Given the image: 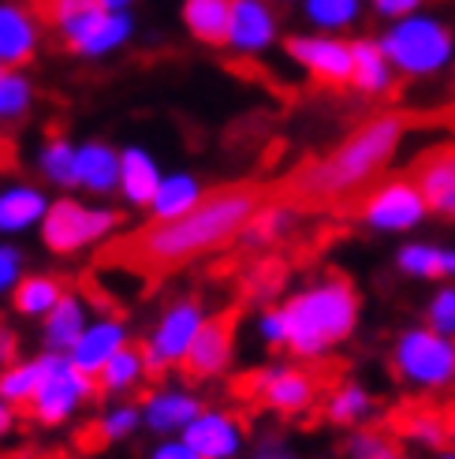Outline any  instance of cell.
<instances>
[{
    "label": "cell",
    "mask_w": 455,
    "mask_h": 459,
    "mask_svg": "<svg viewBox=\"0 0 455 459\" xmlns=\"http://www.w3.org/2000/svg\"><path fill=\"white\" fill-rule=\"evenodd\" d=\"M265 198L269 187L254 179L224 183V187L202 195L187 213L168 221H146L124 236L108 239L98 250L94 265L105 273H124V277H134L153 288L172 273L232 247L265 205Z\"/></svg>",
    "instance_id": "obj_1"
},
{
    "label": "cell",
    "mask_w": 455,
    "mask_h": 459,
    "mask_svg": "<svg viewBox=\"0 0 455 459\" xmlns=\"http://www.w3.org/2000/svg\"><path fill=\"white\" fill-rule=\"evenodd\" d=\"M415 124L418 117H407V112H377L325 153L295 165L277 187H269V195L288 202L295 213H348L355 198L366 195L389 172Z\"/></svg>",
    "instance_id": "obj_2"
},
{
    "label": "cell",
    "mask_w": 455,
    "mask_h": 459,
    "mask_svg": "<svg viewBox=\"0 0 455 459\" xmlns=\"http://www.w3.org/2000/svg\"><path fill=\"white\" fill-rule=\"evenodd\" d=\"M358 291L344 273H329L306 291L291 295L280 307L284 314V348L295 359H322L339 348L358 325Z\"/></svg>",
    "instance_id": "obj_3"
},
{
    "label": "cell",
    "mask_w": 455,
    "mask_h": 459,
    "mask_svg": "<svg viewBox=\"0 0 455 459\" xmlns=\"http://www.w3.org/2000/svg\"><path fill=\"white\" fill-rule=\"evenodd\" d=\"M38 27L53 30L67 53L101 56L127 41L131 19L101 8V0H27Z\"/></svg>",
    "instance_id": "obj_4"
},
{
    "label": "cell",
    "mask_w": 455,
    "mask_h": 459,
    "mask_svg": "<svg viewBox=\"0 0 455 459\" xmlns=\"http://www.w3.org/2000/svg\"><path fill=\"white\" fill-rule=\"evenodd\" d=\"M332 385L329 370H303V366H269V370L243 374L236 381V396L250 407H265L272 415L295 419L317 403V396Z\"/></svg>",
    "instance_id": "obj_5"
},
{
    "label": "cell",
    "mask_w": 455,
    "mask_h": 459,
    "mask_svg": "<svg viewBox=\"0 0 455 459\" xmlns=\"http://www.w3.org/2000/svg\"><path fill=\"white\" fill-rule=\"evenodd\" d=\"M381 49L399 75L422 79V75H437L451 60L455 38H451V27H444L441 19L403 15L396 27L381 38Z\"/></svg>",
    "instance_id": "obj_6"
},
{
    "label": "cell",
    "mask_w": 455,
    "mask_h": 459,
    "mask_svg": "<svg viewBox=\"0 0 455 459\" xmlns=\"http://www.w3.org/2000/svg\"><path fill=\"white\" fill-rule=\"evenodd\" d=\"M98 396V381L82 374L72 359H60V351L41 355V385L34 400L19 411L22 419H30L38 426H56L64 422L82 400Z\"/></svg>",
    "instance_id": "obj_7"
},
{
    "label": "cell",
    "mask_w": 455,
    "mask_h": 459,
    "mask_svg": "<svg viewBox=\"0 0 455 459\" xmlns=\"http://www.w3.org/2000/svg\"><path fill=\"white\" fill-rule=\"evenodd\" d=\"M425 213L429 205L418 191V183L411 179V172H399V176H381L366 195L355 198V205L344 217H355L377 228V232H407V228L422 224Z\"/></svg>",
    "instance_id": "obj_8"
},
{
    "label": "cell",
    "mask_w": 455,
    "mask_h": 459,
    "mask_svg": "<svg viewBox=\"0 0 455 459\" xmlns=\"http://www.w3.org/2000/svg\"><path fill=\"white\" fill-rule=\"evenodd\" d=\"M392 366L418 388H444L455 381V343L437 329H407L392 348Z\"/></svg>",
    "instance_id": "obj_9"
},
{
    "label": "cell",
    "mask_w": 455,
    "mask_h": 459,
    "mask_svg": "<svg viewBox=\"0 0 455 459\" xmlns=\"http://www.w3.org/2000/svg\"><path fill=\"white\" fill-rule=\"evenodd\" d=\"M124 224V213L116 210H86V205L60 198L56 205L45 210V224H41V239L53 255H75L79 247L98 243L108 232H116Z\"/></svg>",
    "instance_id": "obj_10"
},
{
    "label": "cell",
    "mask_w": 455,
    "mask_h": 459,
    "mask_svg": "<svg viewBox=\"0 0 455 459\" xmlns=\"http://www.w3.org/2000/svg\"><path fill=\"white\" fill-rule=\"evenodd\" d=\"M236 333H239V307H228L220 314L202 317L191 348L184 351V359H179V374H184V381L202 385V381L220 377L228 370V362H232Z\"/></svg>",
    "instance_id": "obj_11"
},
{
    "label": "cell",
    "mask_w": 455,
    "mask_h": 459,
    "mask_svg": "<svg viewBox=\"0 0 455 459\" xmlns=\"http://www.w3.org/2000/svg\"><path fill=\"white\" fill-rule=\"evenodd\" d=\"M202 303L198 299H179L168 307V314L157 321L153 336L142 343V362H146V381H161L168 374V366H179L184 351L191 348V340L202 325Z\"/></svg>",
    "instance_id": "obj_12"
},
{
    "label": "cell",
    "mask_w": 455,
    "mask_h": 459,
    "mask_svg": "<svg viewBox=\"0 0 455 459\" xmlns=\"http://www.w3.org/2000/svg\"><path fill=\"white\" fill-rule=\"evenodd\" d=\"M288 56L303 67V72L322 90H348L351 86V45L336 38H306L295 34L284 41Z\"/></svg>",
    "instance_id": "obj_13"
},
{
    "label": "cell",
    "mask_w": 455,
    "mask_h": 459,
    "mask_svg": "<svg viewBox=\"0 0 455 459\" xmlns=\"http://www.w3.org/2000/svg\"><path fill=\"white\" fill-rule=\"evenodd\" d=\"M407 172L418 183L429 210L455 221V143H434L407 165Z\"/></svg>",
    "instance_id": "obj_14"
},
{
    "label": "cell",
    "mask_w": 455,
    "mask_h": 459,
    "mask_svg": "<svg viewBox=\"0 0 455 459\" xmlns=\"http://www.w3.org/2000/svg\"><path fill=\"white\" fill-rule=\"evenodd\" d=\"M277 41V8L269 0H236L232 4V27H228V45L236 53H265Z\"/></svg>",
    "instance_id": "obj_15"
},
{
    "label": "cell",
    "mask_w": 455,
    "mask_h": 459,
    "mask_svg": "<svg viewBox=\"0 0 455 459\" xmlns=\"http://www.w3.org/2000/svg\"><path fill=\"white\" fill-rule=\"evenodd\" d=\"M38 19L27 0H4L0 4V64L22 67L38 53Z\"/></svg>",
    "instance_id": "obj_16"
},
{
    "label": "cell",
    "mask_w": 455,
    "mask_h": 459,
    "mask_svg": "<svg viewBox=\"0 0 455 459\" xmlns=\"http://www.w3.org/2000/svg\"><path fill=\"white\" fill-rule=\"evenodd\" d=\"M184 441L206 459H232L243 445V429H239V419L228 415V411H202L184 429Z\"/></svg>",
    "instance_id": "obj_17"
},
{
    "label": "cell",
    "mask_w": 455,
    "mask_h": 459,
    "mask_svg": "<svg viewBox=\"0 0 455 459\" xmlns=\"http://www.w3.org/2000/svg\"><path fill=\"white\" fill-rule=\"evenodd\" d=\"M124 343H127L124 321L120 317H105V321H98L94 329H82V336L75 340V348H72V362L79 366L82 374L98 377V370L124 348Z\"/></svg>",
    "instance_id": "obj_18"
},
{
    "label": "cell",
    "mask_w": 455,
    "mask_h": 459,
    "mask_svg": "<svg viewBox=\"0 0 455 459\" xmlns=\"http://www.w3.org/2000/svg\"><path fill=\"white\" fill-rule=\"evenodd\" d=\"M351 86L358 90V94H389L392 90V75H396V67L392 60L384 56L381 49V41H351Z\"/></svg>",
    "instance_id": "obj_19"
},
{
    "label": "cell",
    "mask_w": 455,
    "mask_h": 459,
    "mask_svg": "<svg viewBox=\"0 0 455 459\" xmlns=\"http://www.w3.org/2000/svg\"><path fill=\"white\" fill-rule=\"evenodd\" d=\"M202 400L191 393H146L142 400V415L146 426L157 433H172V429H187L202 415Z\"/></svg>",
    "instance_id": "obj_20"
},
{
    "label": "cell",
    "mask_w": 455,
    "mask_h": 459,
    "mask_svg": "<svg viewBox=\"0 0 455 459\" xmlns=\"http://www.w3.org/2000/svg\"><path fill=\"white\" fill-rule=\"evenodd\" d=\"M75 172H79V187L94 191V195H108V191H116V183H120V153L108 143H86V146H79Z\"/></svg>",
    "instance_id": "obj_21"
},
{
    "label": "cell",
    "mask_w": 455,
    "mask_h": 459,
    "mask_svg": "<svg viewBox=\"0 0 455 459\" xmlns=\"http://www.w3.org/2000/svg\"><path fill=\"white\" fill-rule=\"evenodd\" d=\"M236 0H184V27L202 45H228Z\"/></svg>",
    "instance_id": "obj_22"
},
{
    "label": "cell",
    "mask_w": 455,
    "mask_h": 459,
    "mask_svg": "<svg viewBox=\"0 0 455 459\" xmlns=\"http://www.w3.org/2000/svg\"><path fill=\"white\" fill-rule=\"evenodd\" d=\"M161 187V172H157L153 157L142 150H124L120 153V191L131 205L139 210H150V202Z\"/></svg>",
    "instance_id": "obj_23"
},
{
    "label": "cell",
    "mask_w": 455,
    "mask_h": 459,
    "mask_svg": "<svg viewBox=\"0 0 455 459\" xmlns=\"http://www.w3.org/2000/svg\"><path fill=\"white\" fill-rule=\"evenodd\" d=\"M98 396H112V393H127L139 381H146V362H142V343H124V348L112 355L101 370H98Z\"/></svg>",
    "instance_id": "obj_24"
},
{
    "label": "cell",
    "mask_w": 455,
    "mask_h": 459,
    "mask_svg": "<svg viewBox=\"0 0 455 459\" xmlns=\"http://www.w3.org/2000/svg\"><path fill=\"white\" fill-rule=\"evenodd\" d=\"M82 336V303L72 291L60 295V303L45 314V348L49 351H72Z\"/></svg>",
    "instance_id": "obj_25"
},
{
    "label": "cell",
    "mask_w": 455,
    "mask_h": 459,
    "mask_svg": "<svg viewBox=\"0 0 455 459\" xmlns=\"http://www.w3.org/2000/svg\"><path fill=\"white\" fill-rule=\"evenodd\" d=\"M75 157H79V150L67 143L64 127L60 124H49V131H45V150H41V172L49 176L56 187H79Z\"/></svg>",
    "instance_id": "obj_26"
},
{
    "label": "cell",
    "mask_w": 455,
    "mask_h": 459,
    "mask_svg": "<svg viewBox=\"0 0 455 459\" xmlns=\"http://www.w3.org/2000/svg\"><path fill=\"white\" fill-rule=\"evenodd\" d=\"M202 195L206 191H202V183L194 176H168V179H161V187H157V195L150 202V217L153 221L179 217V213H187Z\"/></svg>",
    "instance_id": "obj_27"
},
{
    "label": "cell",
    "mask_w": 455,
    "mask_h": 459,
    "mask_svg": "<svg viewBox=\"0 0 455 459\" xmlns=\"http://www.w3.org/2000/svg\"><path fill=\"white\" fill-rule=\"evenodd\" d=\"M399 269L407 277H455V250L444 247H425V243H411L399 250Z\"/></svg>",
    "instance_id": "obj_28"
},
{
    "label": "cell",
    "mask_w": 455,
    "mask_h": 459,
    "mask_svg": "<svg viewBox=\"0 0 455 459\" xmlns=\"http://www.w3.org/2000/svg\"><path fill=\"white\" fill-rule=\"evenodd\" d=\"M67 291V284L60 277H22L15 284V295H12V307L27 317H38V314H49L60 295Z\"/></svg>",
    "instance_id": "obj_29"
},
{
    "label": "cell",
    "mask_w": 455,
    "mask_h": 459,
    "mask_svg": "<svg viewBox=\"0 0 455 459\" xmlns=\"http://www.w3.org/2000/svg\"><path fill=\"white\" fill-rule=\"evenodd\" d=\"M38 217H45V198L34 187H12L0 195V228L4 232H22Z\"/></svg>",
    "instance_id": "obj_30"
},
{
    "label": "cell",
    "mask_w": 455,
    "mask_h": 459,
    "mask_svg": "<svg viewBox=\"0 0 455 459\" xmlns=\"http://www.w3.org/2000/svg\"><path fill=\"white\" fill-rule=\"evenodd\" d=\"M134 422H139V407H116L112 415H105L101 422H90L79 437H75V445L82 448V452H101V448H108L112 441H120V437H127V433L134 429Z\"/></svg>",
    "instance_id": "obj_31"
},
{
    "label": "cell",
    "mask_w": 455,
    "mask_h": 459,
    "mask_svg": "<svg viewBox=\"0 0 455 459\" xmlns=\"http://www.w3.org/2000/svg\"><path fill=\"white\" fill-rule=\"evenodd\" d=\"M370 393L358 385H332L329 388V403H325V419L336 422V426H355L370 415Z\"/></svg>",
    "instance_id": "obj_32"
},
{
    "label": "cell",
    "mask_w": 455,
    "mask_h": 459,
    "mask_svg": "<svg viewBox=\"0 0 455 459\" xmlns=\"http://www.w3.org/2000/svg\"><path fill=\"white\" fill-rule=\"evenodd\" d=\"M396 429L407 433V437L422 441V445H434V448H441V445L451 437L448 415H441V411H429V407L403 411V415H396Z\"/></svg>",
    "instance_id": "obj_33"
},
{
    "label": "cell",
    "mask_w": 455,
    "mask_h": 459,
    "mask_svg": "<svg viewBox=\"0 0 455 459\" xmlns=\"http://www.w3.org/2000/svg\"><path fill=\"white\" fill-rule=\"evenodd\" d=\"M38 385H41V359L15 362V366H8V370L0 374V396H4V403H12L15 411H22L34 400Z\"/></svg>",
    "instance_id": "obj_34"
},
{
    "label": "cell",
    "mask_w": 455,
    "mask_h": 459,
    "mask_svg": "<svg viewBox=\"0 0 455 459\" xmlns=\"http://www.w3.org/2000/svg\"><path fill=\"white\" fill-rule=\"evenodd\" d=\"M30 98H34V86L22 79L15 67H8V72L0 75V124H15L27 117Z\"/></svg>",
    "instance_id": "obj_35"
},
{
    "label": "cell",
    "mask_w": 455,
    "mask_h": 459,
    "mask_svg": "<svg viewBox=\"0 0 455 459\" xmlns=\"http://www.w3.org/2000/svg\"><path fill=\"white\" fill-rule=\"evenodd\" d=\"M303 12H306L310 22H317V27L344 30V27H351V22L358 19L362 4H358V0H303Z\"/></svg>",
    "instance_id": "obj_36"
},
{
    "label": "cell",
    "mask_w": 455,
    "mask_h": 459,
    "mask_svg": "<svg viewBox=\"0 0 455 459\" xmlns=\"http://www.w3.org/2000/svg\"><path fill=\"white\" fill-rule=\"evenodd\" d=\"M348 448H351V459H399L396 445L384 437V433H373V429L355 433Z\"/></svg>",
    "instance_id": "obj_37"
},
{
    "label": "cell",
    "mask_w": 455,
    "mask_h": 459,
    "mask_svg": "<svg viewBox=\"0 0 455 459\" xmlns=\"http://www.w3.org/2000/svg\"><path fill=\"white\" fill-rule=\"evenodd\" d=\"M429 329L455 336V288H441L429 303Z\"/></svg>",
    "instance_id": "obj_38"
},
{
    "label": "cell",
    "mask_w": 455,
    "mask_h": 459,
    "mask_svg": "<svg viewBox=\"0 0 455 459\" xmlns=\"http://www.w3.org/2000/svg\"><path fill=\"white\" fill-rule=\"evenodd\" d=\"M262 336H265L269 348H284V314H280V307L262 314Z\"/></svg>",
    "instance_id": "obj_39"
},
{
    "label": "cell",
    "mask_w": 455,
    "mask_h": 459,
    "mask_svg": "<svg viewBox=\"0 0 455 459\" xmlns=\"http://www.w3.org/2000/svg\"><path fill=\"white\" fill-rule=\"evenodd\" d=\"M19 265H22L19 250H12V247H0V291L15 284V277H19Z\"/></svg>",
    "instance_id": "obj_40"
},
{
    "label": "cell",
    "mask_w": 455,
    "mask_h": 459,
    "mask_svg": "<svg viewBox=\"0 0 455 459\" xmlns=\"http://www.w3.org/2000/svg\"><path fill=\"white\" fill-rule=\"evenodd\" d=\"M15 362H19V336L8 325H0V366H15Z\"/></svg>",
    "instance_id": "obj_41"
},
{
    "label": "cell",
    "mask_w": 455,
    "mask_h": 459,
    "mask_svg": "<svg viewBox=\"0 0 455 459\" xmlns=\"http://www.w3.org/2000/svg\"><path fill=\"white\" fill-rule=\"evenodd\" d=\"M418 4H422V0H373V8H377L381 15H392V19L411 15Z\"/></svg>",
    "instance_id": "obj_42"
},
{
    "label": "cell",
    "mask_w": 455,
    "mask_h": 459,
    "mask_svg": "<svg viewBox=\"0 0 455 459\" xmlns=\"http://www.w3.org/2000/svg\"><path fill=\"white\" fill-rule=\"evenodd\" d=\"M153 459H206V455L194 452L187 441H172V445H161V448H157Z\"/></svg>",
    "instance_id": "obj_43"
},
{
    "label": "cell",
    "mask_w": 455,
    "mask_h": 459,
    "mask_svg": "<svg viewBox=\"0 0 455 459\" xmlns=\"http://www.w3.org/2000/svg\"><path fill=\"white\" fill-rule=\"evenodd\" d=\"M254 459H295V452L288 445H280V441H262Z\"/></svg>",
    "instance_id": "obj_44"
},
{
    "label": "cell",
    "mask_w": 455,
    "mask_h": 459,
    "mask_svg": "<svg viewBox=\"0 0 455 459\" xmlns=\"http://www.w3.org/2000/svg\"><path fill=\"white\" fill-rule=\"evenodd\" d=\"M15 169V143L8 134H0V172H12Z\"/></svg>",
    "instance_id": "obj_45"
},
{
    "label": "cell",
    "mask_w": 455,
    "mask_h": 459,
    "mask_svg": "<svg viewBox=\"0 0 455 459\" xmlns=\"http://www.w3.org/2000/svg\"><path fill=\"white\" fill-rule=\"evenodd\" d=\"M8 429H12V411H8L4 403H0V437H4Z\"/></svg>",
    "instance_id": "obj_46"
},
{
    "label": "cell",
    "mask_w": 455,
    "mask_h": 459,
    "mask_svg": "<svg viewBox=\"0 0 455 459\" xmlns=\"http://www.w3.org/2000/svg\"><path fill=\"white\" fill-rule=\"evenodd\" d=\"M131 4H134V0H101V8H108V12H124Z\"/></svg>",
    "instance_id": "obj_47"
},
{
    "label": "cell",
    "mask_w": 455,
    "mask_h": 459,
    "mask_svg": "<svg viewBox=\"0 0 455 459\" xmlns=\"http://www.w3.org/2000/svg\"><path fill=\"white\" fill-rule=\"evenodd\" d=\"M441 459H455V452H444V455H441Z\"/></svg>",
    "instance_id": "obj_48"
},
{
    "label": "cell",
    "mask_w": 455,
    "mask_h": 459,
    "mask_svg": "<svg viewBox=\"0 0 455 459\" xmlns=\"http://www.w3.org/2000/svg\"><path fill=\"white\" fill-rule=\"evenodd\" d=\"M4 72H8V67H4V64H0V75H4Z\"/></svg>",
    "instance_id": "obj_49"
}]
</instances>
